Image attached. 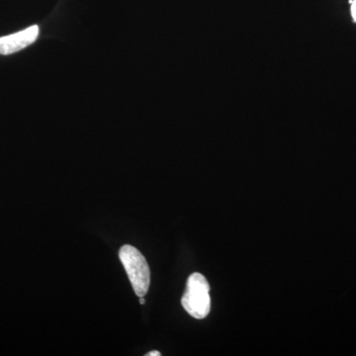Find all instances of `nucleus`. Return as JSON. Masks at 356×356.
<instances>
[{
	"instance_id": "5",
	"label": "nucleus",
	"mask_w": 356,
	"mask_h": 356,
	"mask_svg": "<svg viewBox=\"0 0 356 356\" xmlns=\"http://www.w3.org/2000/svg\"><path fill=\"white\" fill-rule=\"evenodd\" d=\"M147 356H161V353L159 351H151V353H147Z\"/></svg>"
},
{
	"instance_id": "4",
	"label": "nucleus",
	"mask_w": 356,
	"mask_h": 356,
	"mask_svg": "<svg viewBox=\"0 0 356 356\" xmlns=\"http://www.w3.org/2000/svg\"><path fill=\"white\" fill-rule=\"evenodd\" d=\"M351 3V13H353V18L356 21V0H350Z\"/></svg>"
},
{
	"instance_id": "2",
	"label": "nucleus",
	"mask_w": 356,
	"mask_h": 356,
	"mask_svg": "<svg viewBox=\"0 0 356 356\" xmlns=\"http://www.w3.org/2000/svg\"><path fill=\"white\" fill-rule=\"evenodd\" d=\"M122 264L129 276L134 291L144 297L151 284V271L144 255L132 245H123L119 252Z\"/></svg>"
},
{
	"instance_id": "1",
	"label": "nucleus",
	"mask_w": 356,
	"mask_h": 356,
	"mask_svg": "<svg viewBox=\"0 0 356 356\" xmlns=\"http://www.w3.org/2000/svg\"><path fill=\"white\" fill-rule=\"evenodd\" d=\"M210 286L205 276L195 273L189 276L186 290L181 299L185 311L191 317L202 320L211 310Z\"/></svg>"
},
{
	"instance_id": "6",
	"label": "nucleus",
	"mask_w": 356,
	"mask_h": 356,
	"mask_svg": "<svg viewBox=\"0 0 356 356\" xmlns=\"http://www.w3.org/2000/svg\"><path fill=\"white\" fill-rule=\"evenodd\" d=\"M145 303H146V301H145L144 297H140V304L144 305Z\"/></svg>"
},
{
	"instance_id": "3",
	"label": "nucleus",
	"mask_w": 356,
	"mask_h": 356,
	"mask_svg": "<svg viewBox=\"0 0 356 356\" xmlns=\"http://www.w3.org/2000/svg\"><path fill=\"white\" fill-rule=\"evenodd\" d=\"M38 36L39 27L33 25L9 36L0 37V55L7 56L17 53L34 43Z\"/></svg>"
}]
</instances>
